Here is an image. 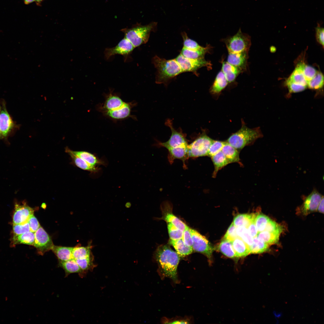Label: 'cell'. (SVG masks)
Here are the masks:
<instances>
[{
	"label": "cell",
	"instance_id": "6da1fadb",
	"mask_svg": "<svg viewBox=\"0 0 324 324\" xmlns=\"http://www.w3.org/2000/svg\"><path fill=\"white\" fill-rule=\"evenodd\" d=\"M155 257L162 273L176 282L177 268L180 256L168 245H162L157 249Z\"/></svg>",
	"mask_w": 324,
	"mask_h": 324
},
{
	"label": "cell",
	"instance_id": "7a4b0ae2",
	"mask_svg": "<svg viewBox=\"0 0 324 324\" xmlns=\"http://www.w3.org/2000/svg\"><path fill=\"white\" fill-rule=\"evenodd\" d=\"M152 62L157 70L155 77L157 84L166 85L172 78L182 73L175 59L166 60L155 56Z\"/></svg>",
	"mask_w": 324,
	"mask_h": 324
},
{
	"label": "cell",
	"instance_id": "3957f363",
	"mask_svg": "<svg viewBox=\"0 0 324 324\" xmlns=\"http://www.w3.org/2000/svg\"><path fill=\"white\" fill-rule=\"evenodd\" d=\"M157 24L155 22L145 25L137 23L130 28H123L121 31L124 34V37L136 48L148 41L150 33L156 30Z\"/></svg>",
	"mask_w": 324,
	"mask_h": 324
},
{
	"label": "cell",
	"instance_id": "277c9868",
	"mask_svg": "<svg viewBox=\"0 0 324 324\" xmlns=\"http://www.w3.org/2000/svg\"><path fill=\"white\" fill-rule=\"evenodd\" d=\"M262 134L259 128L250 129L243 124L241 129L228 138L227 142L237 150L252 144Z\"/></svg>",
	"mask_w": 324,
	"mask_h": 324
},
{
	"label": "cell",
	"instance_id": "5b68a950",
	"mask_svg": "<svg viewBox=\"0 0 324 324\" xmlns=\"http://www.w3.org/2000/svg\"><path fill=\"white\" fill-rule=\"evenodd\" d=\"M225 44L229 53L248 51L251 45L250 38L239 29L235 35L226 40Z\"/></svg>",
	"mask_w": 324,
	"mask_h": 324
},
{
	"label": "cell",
	"instance_id": "8992f818",
	"mask_svg": "<svg viewBox=\"0 0 324 324\" xmlns=\"http://www.w3.org/2000/svg\"><path fill=\"white\" fill-rule=\"evenodd\" d=\"M213 140L205 134L200 135L188 146L189 158H196L207 156L209 148Z\"/></svg>",
	"mask_w": 324,
	"mask_h": 324
},
{
	"label": "cell",
	"instance_id": "52a82bcc",
	"mask_svg": "<svg viewBox=\"0 0 324 324\" xmlns=\"http://www.w3.org/2000/svg\"><path fill=\"white\" fill-rule=\"evenodd\" d=\"M175 59L180 66L182 72H192L197 75V71L199 68L203 67L208 68L211 67L210 63L206 60L204 57L190 59L186 58L180 54Z\"/></svg>",
	"mask_w": 324,
	"mask_h": 324
},
{
	"label": "cell",
	"instance_id": "ba28073f",
	"mask_svg": "<svg viewBox=\"0 0 324 324\" xmlns=\"http://www.w3.org/2000/svg\"><path fill=\"white\" fill-rule=\"evenodd\" d=\"M193 244V250L201 253L211 260L214 248L208 240L195 230L190 229Z\"/></svg>",
	"mask_w": 324,
	"mask_h": 324
},
{
	"label": "cell",
	"instance_id": "9c48e42d",
	"mask_svg": "<svg viewBox=\"0 0 324 324\" xmlns=\"http://www.w3.org/2000/svg\"><path fill=\"white\" fill-rule=\"evenodd\" d=\"M172 121L168 119L166 121L165 124L168 126L171 131V135L169 139L164 142H159L160 146L164 147L167 149L181 146L188 145L185 135L182 132H178L175 130L172 126Z\"/></svg>",
	"mask_w": 324,
	"mask_h": 324
},
{
	"label": "cell",
	"instance_id": "30bf717a",
	"mask_svg": "<svg viewBox=\"0 0 324 324\" xmlns=\"http://www.w3.org/2000/svg\"><path fill=\"white\" fill-rule=\"evenodd\" d=\"M35 239L33 246L37 249L38 254L43 255L51 250L53 244L51 238L41 226L34 232Z\"/></svg>",
	"mask_w": 324,
	"mask_h": 324
},
{
	"label": "cell",
	"instance_id": "8fae6325",
	"mask_svg": "<svg viewBox=\"0 0 324 324\" xmlns=\"http://www.w3.org/2000/svg\"><path fill=\"white\" fill-rule=\"evenodd\" d=\"M135 48L130 42L124 37L115 46L106 48L104 51V57L107 60L112 56L118 54L123 56L126 60Z\"/></svg>",
	"mask_w": 324,
	"mask_h": 324
},
{
	"label": "cell",
	"instance_id": "7c38bea8",
	"mask_svg": "<svg viewBox=\"0 0 324 324\" xmlns=\"http://www.w3.org/2000/svg\"><path fill=\"white\" fill-rule=\"evenodd\" d=\"M323 196L316 190L312 192L305 199L301 207L302 213L304 215L316 211L319 203Z\"/></svg>",
	"mask_w": 324,
	"mask_h": 324
},
{
	"label": "cell",
	"instance_id": "4fadbf2b",
	"mask_svg": "<svg viewBox=\"0 0 324 324\" xmlns=\"http://www.w3.org/2000/svg\"><path fill=\"white\" fill-rule=\"evenodd\" d=\"M14 208L13 218V224H22L28 222L30 216L34 214L33 209L25 202L22 205L16 202Z\"/></svg>",
	"mask_w": 324,
	"mask_h": 324
},
{
	"label": "cell",
	"instance_id": "5bb4252c",
	"mask_svg": "<svg viewBox=\"0 0 324 324\" xmlns=\"http://www.w3.org/2000/svg\"><path fill=\"white\" fill-rule=\"evenodd\" d=\"M0 113V130L3 138L7 137L15 127L14 123L3 103Z\"/></svg>",
	"mask_w": 324,
	"mask_h": 324
},
{
	"label": "cell",
	"instance_id": "9a60e30c",
	"mask_svg": "<svg viewBox=\"0 0 324 324\" xmlns=\"http://www.w3.org/2000/svg\"><path fill=\"white\" fill-rule=\"evenodd\" d=\"M163 216L161 219L167 223H171L183 231L187 226L184 223L174 215L172 213V206L168 202H165L162 204Z\"/></svg>",
	"mask_w": 324,
	"mask_h": 324
},
{
	"label": "cell",
	"instance_id": "2e32d148",
	"mask_svg": "<svg viewBox=\"0 0 324 324\" xmlns=\"http://www.w3.org/2000/svg\"><path fill=\"white\" fill-rule=\"evenodd\" d=\"M125 103L118 95L110 93L101 106V110L102 112L116 110L121 108Z\"/></svg>",
	"mask_w": 324,
	"mask_h": 324
},
{
	"label": "cell",
	"instance_id": "e0dca14e",
	"mask_svg": "<svg viewBox=\"0 0 324 324\" xmlns=\"http://www.w3.org/2000/svg\"><path fill=\"white\" fill-rule=\"evenodd\" d=\"M248 52V51H244L239 53H229L227 62L241 69L244 71L246 69Z\"/></svg>",
	"mask_w": 324,
	"mask_h": 324
},
{
	"label": "cell",
	"instance_id": "ac0fdd59",
	"mask_svg": "<svg viewBox=\"0 0 324 324\" xmlns=\"http://www.w3.org/2000/svg\"><path fill=\"white\" fill-rule=\"evenodd\" d=\"M188 146H181L168 149V160L170 163H172L175 159H180L183 162L184 167L186 168L185 161L189 158Z\"/></svg>",
	"mask_w": 324,
	"mask_h": 324
},
{
	"label": "cell",
	"instance_id": "d6986e66",
	"mask_svg": "<svg viewBox=\"0 0 324 324\" xmlns=\"http://www.w3.org/2000/svg\"><path fill=\"white\" fill-rule=\"evenodd\" d=\"M131 108V103L125 102L121 108L117 110L104 111L102 112L106 116L113 119H122L129 116Z\"/></svg>",
	"mask_w": 324,
	"mask_h": 324
},
{
	"label": "cell",
	"instance_id": "ffe728a7",
	"mask_svg": "<svg viewBox=\"0 0 324 324\" xmlns=\"http://www.w3.org/2000/svg\"><path fill=\"white\" fill-rule=\"evenodd\" d=\"M221 71L228 83L233 82L238 74L243 71L241 69L230 64L227 62H223Z\"/></svg>",
	"mask_w": 324,
	"mask_h": 324
},
{
	"label": "cell",
	"instance_id": "44dd1931",
	"mask_svg": "<svg viewBox=\"0 0 324 324\" xmlns=\"http://www.w3.org/2000/svg\"><path fill=\"white\" fill-rule=\"evenodd\" d=\"M59 265L64 270L65 276H68L71 273H77L80 276L82 277L85 274L74 259L59 262Z\"/></svg>",
	"mask_w": 324,
	"mask_h": 324
},
{
	"label": "cell",
	"instance_id": "7402d4cb",
	"mask_svg": "<svg viewBox=\"0 0 324 324\" xmlns=\"http://www.w3.org/2000/svg\"><path fill=\"white\" fill-rule=\"evenodd\" d=\"M237 258L245 257L250 254L249 246L238 237L231 242Z\"/></svg>",
	"mask_w": 324,
	"mask_h": 324
},
{
	"label": "cell",
	"instance_id": "603a6c76",
	"mask_svg": "<svg viewBox=\"0 0 324 324\" xmlns=\"http://www.w3.org/2000/svg\"><path fill=\"white\" fill-rule=\"evenodd\" d=\"M73 248L53 245L51 250L56 255L59 262L65 261L73 259L72 252Z\"/></svg>",
	"mask_w": 324,
	"mask_h": 324
},
{
	"label": "cell",
	"instance_id": "cb8c5ba5",
	"mask_svg": "<svg viewBox=\"0 0 324 324\" xmlns=\"http://www.w3.org/2000/svg\"><path fill=\"white\" fill-rule=\"evenodd\" d=\"M281 232L280 231L269 232L263 230L258 232L256 236L259 239L269 245L278 242Z\"/></svg>",
	"mask_w": 324,
	"mask_h": 324
},
{
	"label": "cell",
	"instance_id": "d4e9b609",
	"mask_svg": "<svg viewBox=\"0 0 324 324\" xmlns=\"http://www.w3.org/2000/svg\"><path fill=\"white\" fill-rule=\"evenodd\" d=\"M210 46L207 45L205 47L194 50H189L183 47L180 54L184 57L190 59H198L204 58L205 55L208 52L210 48Z\"/></svg>",
	"mask_w": 324,
	"mask_h": 324
},
{
	"label": "cell",
	"instance_id": "484cf974",
	"mask_svg": "<svg viewBox=\"0 0 324 324\" xmlns=\"http://www.w3.org/2000/svg\"><path fill=\"white\" fill-rule=\"evenodd\" d=\"M221 151L225 156L229 164L240 162L238 152L228 142H225Z\"/></svg>",
	"mask_w": 324,
	"mask_h": 324
},
{
	"label": "cell",
	"instance_id": "4316f807",
	"mask_svg": "<svg viewBox=\"0 0 324 324\" xmlns=\"http://www.w3.org/2000/svg\"><path fill=\"white\" fill-rule=\"evenodd\" d=\"M214 166L213 177H216L219 170L229 163L225 156L221 151L219 152L211 157Z\"/></svg>",
	"mask_w": 324,
	"mask_h": 324
},
{
	"label": "cell",
	"instance_id": "83f0119b",
	"mask_svg": "<svg viewBox=\"0 0 324 324\" xmlns=\"http://www.w3.org/2000/svg\"><path fill=\"white\" fill-rule=\"evenodd\" d=\"M228 82L224 74L221 70L217 75L210 91L212 94L219 93L228 84Z\"/></svg>",
	"mask_w": 324,
	"mask_h": 324
},
{
	"label": "cell",
	"instance_id": "f1b7e54d",
	"mask_svg": "<svg viewBox=\"0 0 324 324\" xmlns=\"http://www.w3.org/2000/svg\"><path fill=\"white\" fill-rule=\"evenodd\" d=\"M169 243L173 246L180 256H185L193 252L192 248L186 245L182 238L175 240L170 239Z\"/></svg>",
	"mask_w": 324,
	"mask_h": 324
},
{
	"label": "cell",
	"instance_id": "f546056e",
	"mask_svg": "<svg viewBox=\"0 0 324 324\" xmlns=\"http://www.w3.org/2000/svg\"><path fill=\"white\" fill-rule=\"evenodd\" d=\"M65 151L69 154L75 164L79 168L91 172H96L98 170V168L91 165L83 159L74 154L68 148H66Z\"/></svg>",
	"mask_w": 324,
	"mask_h": 324
},
{
	"label": "cell",
	"instance_id": "4dcf8cb0",
	"mask_svg": "<svg viewBox=\"0 0 324 324\" xmlns=\"http://www.w3.org/2000/svg\"><path fill=\"white\" fill-rule=\"evenodd\" d=\"M307 87V82L304 76L301 63L298 64L290 76L286 80Z\"/></svg>",
	"mask_w": 324,
	"mask_h": 324
},
{
	"label": "cell",
	"instance_id": "1f68e13d",
	"mask_svg": "<svg viewBox=\"0 0 324 324\" xmlns=\"http://www.w3.org/2000/svg\"><path fill=\"white\" fill-rule=\"evenodd\" d=\"M257 214H238L234 218L233 223L236 227L244 226L247 228L253 218Z\"/></svg>",
	"mask_w": 324,
	"mask_h": 324
},
{
	"label": "cell",
	"instance_id": "d6a6232c",
	"mask_svg": "<svg viewBox=\"0 0 324 324\" xmlns=\"http://www.w3.org/2000/svg\"><path fill=\"white\" fill-rule=\"evenodd\" d=\"M70 150L74 154L82 158L93 166H95L96 165L103 164H104L102 161L90 153L86 151H74Z\"/></svg>",
	"mask_w": 324,
	"mask_h": 324
},
{
	"label": "cell",
	"instance_id": "836d02e7",
	"mask_svg": "<svg viewBox=\"0 0 324 324\" xmlns=\"http://www.w3.org/2000/svg\"><path fill=\"white\" fill-rule=\"evenodd\" d=\"M34 239V232L31 231L20 235H14L12 239L14 244H23L30 245H33Z\"/></svg>",
	"mask_w": 324,
	"mask_h": 324
},
{
	"label": "cell",
	"instance_id": "e575fe53",
	"mask_svg": "<svg viewBox=\"0 0 324 324\" xmlns=\"http://www.w3.org/2000/svg\"><path fill=\"white\" fill-rule=\"evenodd\" d=\"M218 250L226 257L232 259L237 258L231 242L227 239L223 238L221 240L218 246Z\"/></svg>",
	"mask_w": 324,
	"mask_h": 324
},
{
	"label": "cell",
	"instance_id": "d590c367",
	"mask_svg": "<svg viewBox=\"0 0 324 324\" xmlns=\"http://www.w3.org/2000/svg\"><path fill=\"white\" fill-rule=\"evenodd\" d=\"M250 254H260L268 250L269 245L259 239L256 236L253 238V243L249 246Z\"/></svg>",
	"mask_w": 324,
	"mask_h": 324
},
{
	"label": "cell",
	"instance_id": "8d00e7d4",
	"mask_svg": "<svg viewBox=\"0 0 324 324\" xmlns=\"http://www.w3.org/2000/svg\"><path fill=\"white\" fill-rule=\"evenodd\" d=\"M92 246L87 247H76L73 248L72 252L73 259L75 260L84 258L92 255L91 251Z\"/></svg>",
	"mask_w": 324,
	"mask_h": 324
},
{
	"label": "cell",
	"instance_id": "74e56055",
	"mask_svg": "<svg viewBox=\"0 0 324 324\" xmlns=\"http://www.w3.org/2000/svg\"><path fill=\"white\" fill-rule=\"evenodd\" d=\"M323 85V75L317 71L314 77L308 82L307 87L310 89L317 90L321 88Z\"/></svg>",
	"mask_w": 324,
	"mask_h": 324
},
{
	"label": "cell",
	"instance_id": "f35d334b",
	"mask_svg": "<svg viewBox=\"0 0 324 324\" xmlns=\"http://www.w3.org/2000/svg\"><path fill=\"white\" fill-rule=\"evenodd\" d=\"M93 255L88 257L75 260L81 269L86 274L88 270L93 269L94 267Z\"/></svg>",
	"mask_w": 324,
	"mask_h": 324
},
{
	"label": "cell",
	"instance_id": "ab89813d",
	"mask_svg": "<svg viewBox=\"0 0 324 324\" xmlns=\"http://www.w3.org/2000/svg\"><path fill=\"white\" fill-rule=\"evenodd\" d=\"M236 233L249 246L253 243V238L249 233L247 229L244 226H239L236 228Z\"/></svg>",
	"mask_w": 324,
	"mask_h": 324
},
{
	"label": "cell",
	"instance_id": "60d3db41",
	"mask_svg": "<svg viewBox=\"0 0 324 324\" xmlns=\"http://www.w3.org/2000/svg\"><path fill=\"white\" fill-rule=\"evenodd\" d=\"M181 35L183 40V47L192 50H198L203 47L196 42L189 38L185 32H182Z\"/></svg>",
	"mask_w": 324,
	"mask_h": 324
},
{
	"label": "cell",
	"instance_id": "b9f144b4",
	"mask_svg": "<svg viewBox=\"0 0 324 324\" xmlns=\"http://www.w3.org/2000/svg\"><path fill=\"white\" fill-rule=\"evenodd\" d=\"M267 216L262 214H257L255 219V224L258 232L264 230L270 220Z\"/></svg>",
	"mask_w": 324,
	"mask_h": 324
},
{
	"label": "cell",
	"instance_id": "7bdbcfd3",
	"mask_svg": "<svg viewBox=\"0 0 324 324\" xmlns=\"http://www.w3.org/2000/svg\"><path fill=\"white\" fill-rule=\"evenodd\" d=\"M167 228L170 239L175 240L181 239L183 231L171 223H168Z\"/></svg>",
	"mask_w": 324,
	"mask_h": 324
},
{
	"label": "cell",
	"instance_id": "ee69618b",
	"mask_svg": "<svg viewBox=\"0 0 324 324\" xmlns=\"http://www.w3.org/2000/svg\"><path fill=\"white\" fill-rule=\"evenodd\" d=\"M303 72L304 77L308 82L315 76L317 71L314 67L301 63Z\"/></svg>",
	"mask_w": 324,
	"mask_h": 324
},
{
	"label": "cell",
	"instance_id": "f6af8a7d",
	"mask_svg": "<svg viewBox=\"0 0 324 324\" xmlns=\"http://www.w3.org/2000/svg\"><path fill=\"white\" fill-rule=\"evenodd\" d=\"M224 143L222 141L213 140L209 148L207 156L211 157L221 151Z\"/></svg>",
	"mask_w": 324,
	"mask_h": 324
},
{
	"label": "cell",
	"instance_id": "bcb514c9",
	"mask_svg": "<svg viewBox=\"0 0 324 324\" xmlns=\"http://www.w3.org/2000/svg\"><path fill=\"white\" fill-rule=\"evenodd\" d=\"M13 230L14 235H18L30 231L28 222L22 224H13Z\"/></svg>",
	"mask_w": 324,
	"mask_h": 324
},
{
	"label": "cell",
	"instance_id": "7dc6e473",
	"mask_svg": "<svg viewBox=\"0 0 324 324\" xmlns=\"http://www.w3.org/2000/svg\"><path fill=\"white\" fill-rule=\"evenodd\" d=\"M285 84L289 92L292 93H296L303 91L307 87L301 84L286 80L285 81Z\"/></svg>",
	"mask_w": 324,
	"mask_h": 324
},
{
	"label": "cell",
	"instance_id": "c3c4849f",
	"mask_svg": "<svg viewBox=\"0 0 324 324\" xmlns=\"http://www.w3.org/2000/svg\"><path fill=\"white\" fill-rule=\"evenodd\" d=\"M236 228L232 223L229 227L223 238L232 242L235 238L238 237L236 232Z\"/></svg>",
	"mask_w": 324,
	"mask_h": 324
},
{
	"label": "cell",
	"instance_id": "681fc988",
	"mask_svg": "<svg viewBox=\"0 0 324 324\" xmlns=\"http://www.w3.org/2000/svg\"><path fill=\"white\" fill-rule=\"evenodd\" d=\"M190 229L187 226H186L183 231V234L182 239L186 245L192 247L193 241L190 232Z\"/></svg>",
	"mask_w": 324,
	"mask_h": 324
},
{
	"label": "cell",
	"instance_id": "f907efd6",
	"mask_svg": "<svg viewBox=\"0 0 324 324\" xmlns=\"http://www.w3.org/2000/svg\"><path fill=\"white\" fill-rule=\"evenodd\" d=\"M264 230L269 232L280 231L283 230L282 227L270 219L268 222Z\"/></svg>",
	"mask_w": 324,
	"mask_h": 324
},
{
	"label": "cell",
	"instance_id": "816d5d0a",
	"mask_svg": "<svg viewBox=\"0 0 324 324\" xmlns=\"http://www.w3.org/2000/svg\"><path fill=\"white\" fill-rule=\"evenodd\" d=\"M30 231L35 232L40 227V225L36 218L33 214L31 215L28 220Z\"/></svg>",
	"mask_w": 324,
	"mask_h": 324
},
{
	"label": "cell",
	"instance_id": "f5cc1de1",
	"mask_svg": "<svg viewBox=\"0 0 324 324\" xmlns=\"http://www.w3.org/2000/svg\"><path fill=\"white\" fill-rule=\"evenodd\" d=\"M324 28L318 25L316 28V36L317 42L324 46Z\"/></svg>",
	"mask_w": 324,
	"mask_h": 324
},
{
	"label": "cell",
	"instance_id": "db71d44e",
	"mask_svg": "<svg viewBox=\"0 0 324 324\" xmlns=\"http://www.w3.org/2000/svg\"><path fill=\"white\" fill-rule=\"evenodd\" d=\"M256 216L253 218L247 228L249 233L253 238L256 236L258 232L255 224V219Z\"/></svg>",
	"mask_w": 324,
	"mask_h": 324
},
{
	"label": "cell",
	"instance_id": "11a10c76",
	"mask_svg": "<svg viewBox=\"0 0 324 324\" xmlns=\"http://www.w3.org/2000/svg\"><path fill=\"white\" fill-rule=\"evenodd\" d=\"M317 211L323 214L324 213V197L322 198L318 205Z\"/></svg>",
	"mask_w": 324,
	"mask_h": 324
},
{
	"label": "cell",
	"instance_id": "9f6ffc18",
	"mask_svg": "<svg viewBox=\"0 0 324 324\" xmlns=\"http://www.w3.org/2000/svg\"><path fill=\"white\" fill-rule=\"evenodd\" d=\"M187 321L183 320H177L174 321H171L168 323H173V324H180V323H188Z\"/></svg>",
	"mask_w": 324,
	"mask_h": 324
},
{
	"label": "cell",
	"instance_id": "6f0895ef",
	"mask_svg": "<svg viewBox=\"0 0 324 324\" xmlns=\"http://www.w3.org/2000/svg\"><path fill=\"white\" fill-rule=\"evenodd\" d=\"M44 0H34L36 5L38 6H41V3Z\"/></svg>",
	"mask_w": 324,
	"mask_h": 324
},
{
	"label": "cell",
	"instance_id": "680465c9",
	"mask_svg": "<svg viewBox=\"0 0 324 324\" xmlns=\"http://www.w3.org/2000/svg\"><path fill=\"white\" fill-rule=\"evenodd\" d=\"M24 1L25 4H28L34 1V0H24Z\"/></svg>",
	"mask_w": 324,
	"mask_h": 324
},
{
	"label": "cell",
	"instance_id": "91938a15",
	"mask_svg": "<svg viewBox=\"0 0 324 324\" xmlns=\"http://www.w3.org/2000/svg\"><path fill=\"white\" fill-rule=\"evenodd\" d=\"M2 139H3V138L2 136V135L1 132V131H0V140Z\"/></svg>",
	"mask_w": 324,
	"mask_h": 324
},
{
	"label": "cell",
	"instance_id": "94428289",
	"mask_svg": "<svg viewBox=\"0 0 324 324\" xmlns=\"http://www.w3.org/2000/svg\"><path fill=\"white\" fill-rule=\"evenodd\" d=\"M0 109H1V108H0Z\"/></svg>",
	"mask_w": 324,
	"mask_h": 324
}]
</instances>
